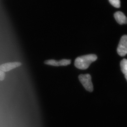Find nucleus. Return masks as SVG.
<instances>
[{
    "mask_svg": "<svg viewBox=\"0 0 127 127\" xmlns=\"http://www.w3.org/2000/svg\"><path fill=\"white\" fill-rule=\"evenodd\" d=\"M96 55L94 54L84 55L78 57L75 59V65L76 68L81 70H86L88 68L92 63L97 59Z\"/></svg>",
    "mask_w": 127,
    "mask_h": 127,
    "instance_id": "f257e3e1",
    "label": "nucleus"
},
{
    "mask_svg": "<svg viewBox=\"0 0 127 127\" xmlns=\"http://www.w3.org/2000/svg\"><path fill=\"white\" fill-rule=\"evenodd\" d=\"M118 53L120 56L124 57L127 54V35H124L120 39L117 49Z\"/></svg>",
    "mask_w": 127,
    "mask_h": 127,
    "instance_id": "7ed1b4c3",
    "label": "nucleus"
},
{
    "mask_svg": "<svg viewBox=\"0 0 127 127\" xmlns=\"http://www.w3.org/2000/svg\"><path fill=\"white\" fill-rule=\"evenodd\" d=\"M78 78L85 89L87 91L92 92L93 91V86L92 82V77L89 74H81L79 75Z\"/></svg>",
    "mask_w": 127,
    "mask_h": 127,
    "instance_id": "f03ea898",
    "label": "nucleus"
},
{
    "mask_svg": "<svg viewBox=\"0 0 127 127\" xmlns=\"http://www.w3.org/2000/svg\"><path fill=\"white\" fill-rule=\"evenodd\" d=\"M21 65L22 63L19 62L8 63L0 65V70L4 72H6L20 66Z\"/></svg>",
    "mask_w": 127,
    "mask_h": 127,
    "instance_id": "39448f33",
    "label": "nucleus"
},
{
    "mask_svg": "<svg viewBox=\"0 0 127 127\" xmlns=\"http://www.w3.org/2000/svg\"><path fill=\"white\" fill-rule=\"evenodd\" d=\"M114 18L117 22L120 25H123L127 23V18L123 12L117 11L114 13Z\"/></svg>",
    "mask_w": 127,
    "mask_h": 127,
    "instance_id": "423d86ee",
    "label": "nucleus"
},
{
    "mask_svg": "<svg viewBox=\"0 0 127 127\" xmlns=\"http://www.w3.org/2000/svg\"><path fill=\"white\" fill-rule=\"evenodd\" d=\"M125 78H126V80H127V74H125Z\"/></svg>",
    "mask_w": 127,
    "mask_h": 127,
    "instance_id": "9d476101",
    "label": "nucleus"
},
{
    "mask_svg": "<svg viewBox=\"0 0 127 127\" xmlns=\"http://www.w3.org/2000/svg\"><path fill=\"white\" fill-rule=\"evenodd\" d=\"M71 63V61L70 59H63L59 61H57L53 59L47 60L44 62V63L46 65H50L59 66H65L69 65Z\"/></svg>",
    "mask_w": 127,
    "mask_h": 127,
    "instance_id": "20e7f679",
    "label": "nucleus"
},
{
    "mask_svg": "<svg viewBox=\"0 0 127 127\" xmlns=\"http://www.w3.org/2000/svg\"><path fill=\"white\" fill-rule=\"evenodd\" d=\"M110 4L114 7L119 8L120 7V0H108Z\"/></svg>",
    "mask_w": 127,
    "mask_h": 127,
    "instance_id": "6e6552de",
    "label": "nucleus"
},
{
    "mask_svg": "<svg viewBox=\"0 0 127 127\" xmlns=\"http://www.w3.org/2000/svg\"><path fill=\"white\" fill-rule=\"evenodd\" d=\"M5 74V72L0 70V81H2L4 79Z\"/></svg>",
    "mask_w": 127,
    "mask_h": 127,
    "instance_id": "1a4fd4ad",
    "label": "nucleus"
},
{
    "mask_svg": "<svg viewBox=\"0 0 127 127\" xmlns=\"http://www.w3.org/2000/svg\"><path fill=\"white\" fill-rule=\"evenodd\" d=\"M120 66L123 73L124 75L127 74V59H124L122 60L120 62Z\"/></svg>",
    "mask_w": 127,
    "mask_h": 127,
    "instance_id": "0eeeda50",
    "label": "nucleus"
}]
</instances>
